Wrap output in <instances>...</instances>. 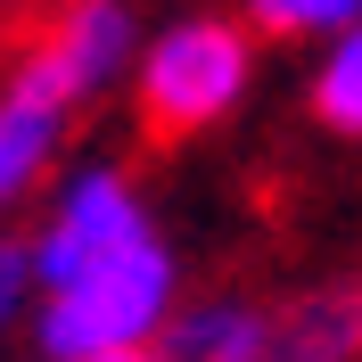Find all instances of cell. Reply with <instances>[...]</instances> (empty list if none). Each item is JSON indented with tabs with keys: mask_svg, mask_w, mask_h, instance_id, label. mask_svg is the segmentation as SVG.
I'll list each match as a JSON object with an SVG mask.
<instances>
[{
	"mask_svg": "<svg viewBox=\"0 0 362 362\" xmlns=\"http://www.w3.org/2000/svg\"><path fill=\"white\" fill-rule=\"evenodd\" d=\"M83 362H157V346H124V354H83Z\"/></svg>",
	"mask_w": 362,
	"mask_h": 362,
	"instance_id": "cell-10",
	"label": "cell"
},
{
	"mask_svg": "<svg viewBox=\"0 0 362 362\" xmlns=\"http://www.w3.org/2000/svg\"><path fill=\"white\" fill-rule=\"evenodd\" d=\"M140 33H148L140 0H49L42 17H25L17 49L49 83H66L83 107H99L107 90H124V74L140 58Z\"/></svg>",
	"mask_w": 362,
	"mask_h": 362,
	"instance_id": "cell-4",
	"label": "cell"
},
{
	"mask_svg": "<svg viewBox=\"0 0 362 362\" xmlns=\"http://www.w3.org/2000/svg\"><path fill=\"white\" fill-rule=\"evenodd\" d=\"M264 321L272 305L247 288H198L181 296L157 329V362H255L264 354Z\"/></svg>",
	"mask_w": 362,
	"mask_h": 362,
	"instance_id": "cell-6",
	"label": "cell"
},
{
	"mask_svg": "<svg viewBox=\"0 0 362 362\" xmlns=\"http://www.w3.org/2000/svg\"><path fill=\"white\" fill-rule=\"evenodd\" d=\"M230 17L247 25L255 42H329V33H346V25L362 17V0H239Z\"/></svg>",
	"mask_w": 362,
	"mask_h": 362,
	"instance_id": "cell-8",
	"label": "cell"
},
{
	"mask_svg": "<svg viewBox=\"0 0 362 362\" xmlns=\"http://www.w3.org/2000/svg\"><path fill=\"white\" fill-rule=\"evenodd\" d=\"M49 0H0V17H42Z\"/></svg>",
	"mask_w": 362,
	"mask_h": 362,
	"instance_id": "cell-11",
	"label": "cell"
},
{
	"mask_svg": "<svg viewBox=\"0 0 362 362\" xmlns=\"http://www.w3.org/2000/svg\"><path fill=\"white\" fill-rule=\"evenodd\" d=\"M255 66H264V42L230 8H181L140 33L124 90L148 140H198L255 99Z\"/></svg>",
	"mask_w": 362,
	"mask_h": 362,
	"instance_id": "cell-1",
	"label": "cell"
},
{
	"mask_svg": "<svg viewBox=\"0 0 362 362\" xmlns=\"http://www.w3.org/2000/svg\"><path fill=\"white\" fill-rule=\"evenodd\" d=\"M33 313V255H25V230H0V338L25 329Z\"/></svg>",
	"mask_w": 362,
	"mask_h": 362,
	"instance_id": "cell-9",
	"label": "cell"
},
{
	"mask_svg": "<svg viewBox=\"0 0 362 362\" xmlns=\"http://www.w3.org/2000/svg\"><path fill=\"white\" fill-rule=\"evenodd\" d=\"M181 305V255L173 239L157 230H140L124 247H107L99 264H83L74 280L33 296V354L42 362H83V354H124V346H157L165 313Z\"/></svg>",
	"mask_w": 362,
	"mask_h": 362,
	"instance_id": "cell-2",
	"label": "cell"
},
{
	"mask_svg": "<svg viewBox=\"0 0 362 362\" xmlns=\"http://www.w3.org/2000/svg\"><path fill=\"white\" fill-rule=\"evenodd\" d=\"M25 362H42V354H25Z\"/></svg>",
	"mask_w": 362,
	"mask_h": 362,
	"instance_id": "cell-12",
	"label": "cell"
},
{
	"mask_svg": "<svg viewBox=\"0 0 362 362\" xmlns=\"http://www.w3.org/2000/svg\"><path fill=\"white\" fill-rule=\"evenodd\" d=\"M83 115L90 107L66 83H49L25 49H8V66H0V230H17L25 206H42Z\"/></svg>",
	"mask_w": 362,
	"mask_h": 362,
	"instance_id": "cell-3",
	"label": "cell"
},
{
	"mask_svg": "<svg viewBox=\"0 0 362 362\" xmlns=\"http://www.w3.org/2000/svg\"><path fill=\"white\" fill-rule=\"evenodd\" d=\"M255 362H362V264L321 272L296 296H280Z\"/></svg>",
	"mask_w": 362,
	"mask_h": 362,
	"instance_id": "cell-5",
	"label": "cell"
},
{
	"mask_svg": "<svg viewBox=\"0 0 362 362\" xmlns=\"http://www.w3.org/2000/svg\"><path fill=\"white\" fill-rule=\"evenodd\" d=\"M305 107H313V124H321V132H338V140H354V148H362V17L313 49Z\"/></svg>",
	"mask_w": 362,
	"mask_h": 362,
	"instance_id": "cell-7",
	"label": "cell"
}]
</instances>
